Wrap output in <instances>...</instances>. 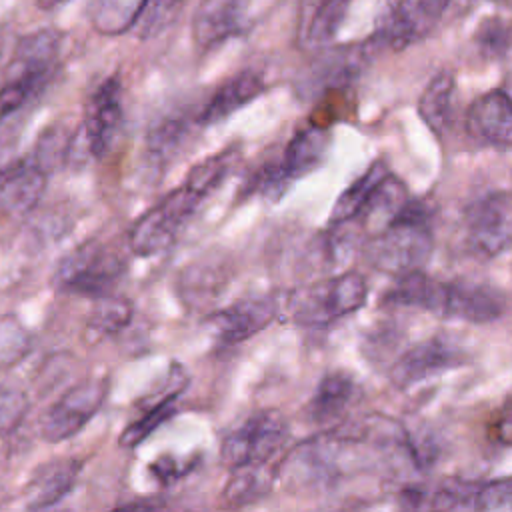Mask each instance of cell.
<instances>
[{
  "mask_svg": "<svg viewBox=\"0 0 512 512\" xmlns=\"http://www.w3.org/2000/svg\"><path fill=\"white\" fill-rule=\"evenodd\" d=\"M434 250L430 210L424 202L406 200L396 216L368 242V262L386 274L422 270Z\"/></svg>",
  "mask_w": 512,
  "mask_h": 512,
  "instance_id": "1",
  "label": "cell"
},
{
  "mask_svg": "<svg viewBox=\"0 0 512 512\" xmlns=\"http://www.w3.org/2000/svg\"><path fill=\"white\" fill-rule=\"evenodd\" d=\"M368 284L358 272H344L288 294L286 314L304 326H326L366 304Z\"/></svg>",
  "mask_w": 512,
  "mask_h": 512,
  "instance_id": "2",
  "label": "cell"
},
{
  "mask_svg": "<svg viewBox=\"0 0 512 512\" xmlns=\"http://www.w3.org/2000/svg\"><path fill=\"white\" fill-rule=\"evenodd\" d=\"M200 196L188 186L174 188L148 212H144L128 234V246L136 256L148 258L170 248L200 204Z\"/></svg>",
  "mask_w": 512,
  "mask_h": 512,
  "instance_id": "3",
  "label": "cell"
},
{
  "mask_svg": "<svg viewBox=\"0 0 512 512\" xmlns=\"http://www.w3.org/2000/svg\"><path fill=\"white\" fill-rule=\"evenodd\" d=\"M290 436V426L278 410H262L230 430L220 444V460L228 468L264 466Z\"/></svg>",
  "mask_w": 512,
  "mask_h": 512,
  "instance_id": "4",
  "label": "cell"
},
{
  "mask_svg": "<svg viewBox=\"0 0 512 512\" xmlns=\"http://www.w3.org/2000/svg\"><path fill=\"white\" fill-rule=\"evenodd\" d=\"M124 272V260L98 240L76 246L62 258L54 282L64 292L104 296Z\"/></svg>",
  "mask_w": 512,
  "mask_h": 512,
  "instance_id": "5",
  "label": "cell"
},
{
  "mask_svg": "<svg viewBox=\"0 0 512 512\" xmlns=\"http://www.w3.org/2000/svg\"><path fill=\"white\" fill-rule=\"evenodd\" d=\"M464 238L470 252L490 260L512 248V194L484 192L464 208Z\"/></svg>",
  "mask_w": 512,
  "mask_h": 512,
  "instance_id": "6",
  "label": "cell"
},
{
  "mask_svg": "<svg viewBox=\"0 0 512 512\" xmlns=\"http://www.w3.org/2000/svg\"><path fill=\"white\" fill-rule=\"evenodd\" d=\"M108 396V380L90 378L64 390L42 414L40 434L46 442H62L78 434L102 408Z\"/></svg>",
  "mask_w": 512,
  "mask_h": 512,
  "instance_id": "7",
  "label": "cell"
},
{
  "mask_svg": "<svg viewBox=\"0 0 512 512\" xmlns=\"http://www.w3.org/2000/svg\"><path fill=\"white\" fill-rule=\"evenodd\" d=\"M464 356V348L454 338L448 334H436L402 352L390 368V380L398 388H410L460 366Z\"/></svg>",
  "mask_w": 512,
  "mask_h": 512,
  "instance_id": "8",
  "label": "cell"
},
{
  "mask_svg": "<svg viewBox=\"0 0 512 512\" xmlns=\"http://www.w3.org/2000/svg\"><path fill=\"white\" fill-rule=\"evenodd\" d=\"M122 124L120 82L118 78H106L90 96L82 120V134L94 158H106L110 154L122 132Z\"/></svg>",
  "mask_w": 512,
  "mask_h": 512,
  "instance_id": "9",
  "label": "cell"
},
{
  "mask_svg": "<svg viewBox=\"0 0 512 512\" xmlns=\"http://www.w3.org/2000/svg\"><path fill=\"white\" fill-rule=\"evenodd\" d=\"M504 310L506 298L494 286L470 280H454L442 282L436 314L472 324H486L498 320Z\"/></svg>",
  "mask_w": 512,
  "mask_h": 512,
  "instance_id": "10",
  "label": "cell"
},
{
  "mask_svg": "<svg viewBox=\"0 0 512 512\" xmlns=\"http://www.w3.org/2000/svg\"><path fill=\"white\" fill-rule=\"evenodd\" d=\"M278 310L276 298L250 296L208 316V326L220 346H234L264 330L278 316Z\"/></svg>",
  "mask_w": 512,
  "mask_h": 512,
  "instance_id": "11",
  "label": "cell"
},
{
  "mask_svg": "<svg viewBox=\"0 0 512 512\" xmlns=\"http://www.w3.org/2000/svg\"><path fill=\"white\" fill-rule=\"evenodd\" d=\"M466 132L484 146L512 148V96L504 88L478 96L466 112Z\"/></svg>",
  "mask_w": 512,
  "mask_h": 512,
  "instance_id": "12",
  "label": "cell"
},
{
  "mask_svg": "<svg viewBox=\"0 0 512 512\" xmlns=\"http://www.w3.org/2000/svg\"><path fill=\"white\" fill-rule=\"evenodd\" d=\"M376 44L368 38L362 44H350L334 48L322 54L310 68L304 86L310 92H326L334 88H346L370 62Z\"/></svg>",
  "mask_w": 512,
  "mask_h": 512,
  "instance_id": "13",
  "label": "cell"
},
{
  "mask_svg": "<svg viewBox=\"0 0 512 512\" xmlns=\"http://www.w3.org/2000/svg\"><path fill=\"white\" fill-rule=\"evenodd\" d=\"M48 174L30 158L0 168V210L20 218L36 208Z\"/></svg>",
  "mask_w": 512,
  "mask_h": 512,
  "instance_id": "14",
  "label": "cell"
},
{
  "mask_svg": "<svg viewBox=\"0 0 512 512\" xmlns=\"http://www.w3.org/2000/svg\"><path fill=\"white\" fill-rule=\"evenodd\" d=\"M352 0H300L296 42L302 50L326 48L338 34Z\"/></svg>",
  "mask_w": 512,
  "mask_h": 512,
  "instance_id": "15",
  "label": "cell"
},
{
  "mask_svg": "<svg viewBox=\"0 0 512 512\" xmlns=\"http://www.w3.org/2000/svg\"><path fill=\"white\" fill-rule=\"evenodd\" d=\"M432 30V24L418 12L414 0H390L376 22L370 40L376 48L404 50Z\"/></svg>",
  "mask_w": 512,
  "mask_h": 512,
  "instance_id": "16",
  "label": "cell"
},
{
  "mask_svg": "<svg viewBox=\"0 0 512 512\" xmlns=\"http://www.w3.org/2000/svg\"><path fill=\"white\" fill-rule=\"evenodd\" d=\"M242 26V0H202L192 18V38L200 50H212Z\"/></svg>",
  "mask_w": 512,
  "mask_h": 512,
  "instance_id": "17",
  "label": "cell"
},
{
  "mask_svg": "<svg viewBox=\"0 0 512 512\" xmlns=\"http://www.w3.org/2000/svg\"><path fill=\"white\" fill-rule=\"evenodd\" d=\"M264 92V80L260 74L252 70L238 72L236 76L228 78L206 102L202 112L198 114L200 126H210L216 122H222L236 110L244 108L252 100H256Z\"/></svg>",
  "mask_w": 512,
  "mask_h": 512,
  "instance_id": "18",
  "label": "cell"
},
{
  "mask_svg": "<svg viewBox=\"0 0 512 512\" xmlns=\"http://www.w3.org/2000/svg\"><path fill=\"white\" fill-rule=\"evenodd\" d=\"M80 470L82 462L74 458L52 460L40 466L30 478L26 508L44 510L58 504L74 488Z\"/></svg>",
  "mask_w": 512,
  "mask_h": 512,
  "instance_id": "19",
  "label": "cell"
},
{
  "mask_svg": "<svg viewBox=\"0 0 512 512\" xmlns=\"http://www.w3.org/2000/svg\"><path fill=\"white\" fill-rule=\"evenodd\" d=\"M454 74L448 70H440L432 76V80L426 84L420 102L418 112L428 130L442 138L452 124V110H454Z\"/></svg>",
  "mask_w": 512,
  "mask_h": 512,
  "instance_id": "20",
  "label": "cell"
},
{
  "mask_svg": "<svg viewBox=\"0 0 512 512\" xmlns=\"http://www.w3.org/2000/svg\"><path fill=\"white\" fill-rule=\"evenodd\" d=\"M328 144H330V132L326 126L312 124L298 130L286 144V150L282 156V166L288 172V176L294 180L318 168L326 156Z\"/></svg>",
  "mask_w": 512,
  "mask_h": 512,
  "instance_id": "21",
  "label": "cell"
},
{
  "mask_svg": "<svg viewBox=\"0 0 512 512\" xmlns=\"http://www.w3.org/2000/svg\"><path fill=\"white\" fill-rule=\"evenodd\" d=\"M358 386L344 372L326 374L312 394L308 402V416L314 422H328L332 418L342 416L348 406L356 400Z\"/></svg>",
  "mask_w": 512,
  "mask_h": 512,
  "instance_id": "22",
  "label": "cell"
},
{
  "mask_svg": "<svg viewBox=\"0 0 512 512\" xmlns=\"http://www.w3.org/2000/svg\"><path fill=\"white\" fill-rule=\"evenodd\" d=\"M388 174L386 166L382 162H374L356 182H352L336 200L332 216H330V226L336 224H348L350 220L358 218L360 212L364 210L370 194L374 188L380 184V180Z\"/></svg>",
  "mask_w": 512,
  "mask_h": 512,
  "instance_id": "23",
  "label": "cell"
},
{
  "mask_svg": "<svg viewBox=\"0 0 512 512\" xmlns=\"http://www.w3.org/2000/svg\"><path fill=\"white\" fill-rule=\"evenodd\" d=\"M144 0H94L90 20L96 32L118 36L128 32L142 8Z\"/></svg>",
  "mask_w": 512,
  "mask_h": 512,
  "instance_id": "24",
  "label": "cell"
},
{
  "mask_svg": "<svg viewBox=\"0 0 512 512\" xmlns=\"http://www.w3.org/2000/svg\"><path fill=\"white\" fill-rule=\"evenodd\" d=\"M188 134V122L180 116H166L158 120L146 138V154L154 162H168L182 146Z\"/></svg>",
  "mask_w": 512,
  "mask_h": 512,
  "instance_id": "25",
  "label": "cell"
},
{
  "mask_svg": "<svg viewBox=\"0 0 512 512\" xmlns=\"http://www.w3.org/2000/svg\"><path fill=\"white\" fill-rule=\"evenodd\" d=\"M236 158H238V152L234 148H226V150L198 162L196 166L190 168L184 186H188L200 198L208 196L216 186H220V182L232 170V166L236 164Z\"/></svg>",
  "mask_w": 512,
  "mask_h": 512,
  "instance_id": "26",
  "label": "cell"
},
{
  "mask_svg": "<svg viewBox=\"0 0 512 512\" xmlns=\"http://www.w3.org/2000/svg\"><path fill=\"white\" fill-rule=\"evenodd\" d=\"M480 482L464 478H446L428 492V508L436 510H478Z\"/></svg>",
  "mask_w": 512,
  "mask_h": 512,
  "instance_id": "27",
  "label": "cell"
},
{
  "mask_svg": "<svg viewBox=\"0 0 512 512\" xmlns=\"http://www.w3.org/2000/svg\"><path fill=\"white\" fill-rule=\"evenodd\" d=\"M132 314H134V306L128 298L104 294V296H98V302L90 312L88 326L96 334L110 336L126 328L132 320Z\"/></svg>",
  "mask_w": 512,
  "mask_h": 512,
  "instance_id": "28",
  "label": "cell"
},
{
  "mask_svg": "<svg viewBox=\"0 0 512 512\" xmlns=\"http://www.w3.org/2000/svg\"><path fill=\"white\" fill-rule=\"evenodd\" d=\"M272 480L264 476L262 466H240L234 468V474L230 476L226 488H224V500L232 506H244L258 498H262L270 490Z\"/></svg>",
  "mask_w": 512,
  "mask_h": 512,
  "instance_id": "29",
  "label": "cell"
},
{
  "mask_svg": "<svg viewBox=\"0 0 512 512\" xmlns=\"http://www.w3.org/2000/svg\"><path fill=\"white\" fill-rule=\"evenodd\" d=\"M72 142H74V134L66 126H58V124L50 126L38 136L32 160L46 174H50L66 162L68 152L72 148Z\"/></svg>",
  "mask_w": 512,
  "mask_h": 512,
  "instance_id": "30",
  "label": "cell"
},
{
  "mask_svg": "<svg viewBox=\"0 0 512 512\" xmlns=\"http://www.w3.org/2000/svg\"><path fill=\"white\" fill-rule=\"evenodd\" d=\"M474 44L488 60L504 58L512 50V22L500 16L484 18L474 32Z\"/></svg>",
  "mask_w": 512,
  "mask_h": 512,
  "instance_id": "31",
  "label": "cell"
},
{
  "mask_svg": "<svg viewBox=\"0 0 512 512\" xmlns=\"http://www.w3.org/2000/svg\"><path fill=\"white\" fill-rule=\"evenodd\" d=\"M176 400L178 398H168L144 408L142 416L122 430L118 444L122 448H136L140 442H144L162 422H166L174 414Z\"/></svg>",
  "mask_w": 512,
  "mask_h": 512,
  "instance_id": "32",
  "label": "cell"
},
{
  "mask_svg": "<svg viewBox=\"0 0 512 512\" xmlns=\"http://www.w3.org/2000/svg\"><path fill=\"white\" fill-rule=\"evenodd\" d=\"M180 6L182 0H144L132 28L142 40L154 38L174 22V18L180 12Z\"/></svg>",
  "mask_w": 512,
  "mask_h": 512,
  "instance_id": "33",
  "label": "cell"
},
{
  "mask_svg": "<svg viewBox=\"0 0 512 512\" xmlns=\"http://www.w3.org/2000/svg\"><path fill=\"white\" fill-rule=\"evenodd\" d=\"M32 348L30 332L12 316L0 318V368L18 364Z\"/></svg>",
  "mask_w": 512,
  "mask_h": 512,
  "instance_id": "34",
  "label": "cell"
},
{
  "mask_svg": "<svg viewBox=\"0 0 512 512\" xmlns=\"http://www.w3.org/2000/svg\"><path fill=\"white\" fill-rule=\"evenodd\" d=\"M290 182H292V178L284 170L282 162H272V164L260 166L250 176L246 192L248 194H258L266 200H278L284 194V190L288 188Z\"/></svg>",
  "mask_w": 512,
  "mask_h": 512,
  "instance_id": "35",
  "label": "cell"
},
{
  "mask_svg": "<svg viewBox=\"0 0 512 512\" xmlns=\"http://www.w3.org/2000/svg\"><path fill=\"white\" fill-rule=\"evenodd\" d=\"M30 410V400L22 390L0 388V436L18 430Z\"/></svg>",
  "mask_w": 512,
  "mask_h": 512,
  "instance_id": "36",
  "label": "cell"
},
{
  "mask_svg": "<svg viewBox=\"0 0 512 512\" xmlns=\"http://www.w3.org/2000/svg\"><path fill=\"white\" fill-rule=\"evenodd\" d=\"M478 510L512 512V476L496 478L482 484L478 496Z\"/></svg>",
  "mask_w": 512,
  "mask_h": 512,
  "instance_id": "37",
  "label": "cell"
},
{
  "mask_svg": "<svg viewBox=\"0 0 512 512\" xmlns=\"http://www.w3.org/2000/svg\"><path fill=\"white\" fill-rule=\"evenodd\" d=\"M194 466H196V464H194L192 458H190V460H180V458H176V456L164 454V456L156 458V460L150 464L148 470H150V474H152L160 484L168 486V484L176 482L178 478L186 476Z\"/></svg>",
  "mask_w": 512,
  "mask_h": 512,
  "instance_id": "38",
  "label": "cell"
},
{
  "mask_svg": "<svg viewBox=\"0 0 512 512\" xmlns=\"http://www.w3.org/2000/svg\"><path fill=\"white\" fill-rule=\"evenodd\" d=\"M452 2H454V0H414L418 12H420L432 26L442 18V14L452 6Z\"/></svg>",
  "mask_w": 512,
  "mask_h": 512,
  "instance_id": "39",
  "label": "cell"
},
{
  "mask_svg": "<svg viewBox=\"0 0 512 512\" xmlns=\"http://www.w3.org/2000/svg\"><path fill=\"white\" fill-rule=\"evenodd\" d=\"M492 432H494V438H496L500 444L512 446V410L506 412V414H502V416L496 420Z\"/></svg>",
  "mask_w": 512,
  "mask_h": 512,
  "instance_id": "40",
  "label": "cell"
},
{
  "mask_svg": "<svg viewBox=\"0 0 512 512\" xmlns=\"http://www.w3.org/2000/svg\"><path fill=\"white\" fill-rule=\"evenodd\" d=\"M124 508H144V510H152V508H160L162 500H152V498H142V500H134V502H126L122 504Z\"/></svg>",
  "mask_w": 512,
  "mask_h": 512,
  "instance_id": "41",
  "label": "cell"
},
{
  "mask_svg": "<svg viewBox=\"0 0 512 512\" xmlns=\"http://www.w3.org/2000/svg\"><path fill=\"white\" fill-rule=\"evenodd\" d=\"M36 2H38V6H40L42 10H52V8H56L58 4L68 2V0H36Z\"/></svg>",
  "mask_w": 512,
  "mask_h": 512,
  "instance_id": "42",
  "label": "cell"
},
{
  "mask_svg": "<svg viewBox=\"0 0 512 512\" xmlns=\"http://www.w3.org/2000/svg\"><path fill=\"white\" fill-rule=\"evenodd\" d=\"M2 46H4V30L0 28V54H2Z\"/></svg>",
  "mask_w": 512,
  "mask_h": 512,
  "instance_id": "43",
  "label": "cell"
},
{
  "mask_svg": "<svg viewBox=\"0 0 512 512\" xmlns=\"http://www.w3.org/2000/svg\"><path fill=\"white\" fill-rule=\"evenodd\" d=\"M496 2H500V4H512V0H496Z\"/></svg>",
  "mask_w": 512,
  "mask_h": 512,
  "instance_id": "44",
  "label": "cell"
},
{
  "mask_svg": "<svg viewBox=\"0 0 512 512\" xmlns=\"http://www.w3.org/2000/svg\"><path fill=\"white\" fill-rule=\"evenodd\" d=\"M506 92H508V94H510V96H512V88H510V90H506Z\"/></svg>",
  "mask_w": 512,
  "mask_h": 512,
  "instance_id": "45",
  "label": "cell"
}]
</instances>
